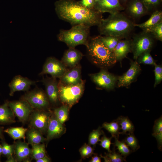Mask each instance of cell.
I'll return each instance as SVG.
<instances>
[{"instance_id": "obj_42", "label": "cell", "mask_w": 162, "mask_h": 162, "mask_svg": "<svg viewBox=\"0 0 162 162\" xmlns=\"http://www.w3.org/2000/svg\"><path fill=\"white\" fill-rule=\"evenodd\" d=\"M112 137L111 138H108L104 135L100 140V146L103 148L108 151V152L111 151L110 149V146L111 144V140Z\"/></svg>"}, {"instance_id": "obj_21", "label": "cell", "mask_w": 162, "mask_h": 162, "mask_svg": "<svg viewBox=\"0 0 162 162\" xmlns=\"http://www.w3.org/2000/svg\"><path fill=\"white\" fill-rule=\"evenodd\" d=\"M47 130L46 140L49 141L62 134L64 131V128L54 115L50 117Z\"/></svg>"}, {"instance_id": "obj_8", "label": "cell", "mask_w": 162, "mask_h": 162, "mask_svg": "<svg viewBox=\"0 0 162 162\" xmlns=\"http://www.w3.org/2000/svg\"><path fill=\"white\" fill-rule=\"evenodd\" d=\"M23 99L36 110H44L49 105V101L46 93L38 88L26 93L23 96Z\"/></svg>"}, {"instance_id": "obj_3", "label": "cell", "mask_w": 162, "mask_h": 162, "mask_svg": "<svg viewBox=\"0 0 162 162\" xmlns=\"http://www.w3.org/2000/svg\"><path fill=\"white\" fill-rule=\"evenodd\" d=\"M86 47L89 59L93 64L101 69L110 68L117 61L113 52L101 41L99 36L90 38Z\"/></svg>"}, {"instance_id": "obj_35", "label": "cell", "mask_w": 162, "mask_h": 162, "mask_svg": "<svg viewBox=\"0 0 162 162\" xmlns=\"http://www.w3.org/2000/svg\"><path fill=\"white\" fill-rule=\"evenodd\" d=\"M127 135L124 140L127 145L130 148L132 151L134 152L140 147L137 140L133 133H129Z\"/></svg>"}, {"instance_id": "obj_25", "label": "cell", "mask_w": 162, "mask_h": 162, "mask_svg": "<svg viewBox=\"0 0 162 162\" xmlns=\"http://www.w3.org/2000/svg\"><path fill=\"white\" fill-rule=\"evenodd\" d=\"M28 129L22 127H12L4 130L14 140L23 139L25 140V134Z\"/></svg>"}, {"instance_id": "obj_48", "label": "cell", "mask_w": 162, "mask_h": 162, "mask_svg": "<svg viewBox=\"0 0 162 162\" xmlns=\"http://www.w3.org/2000/svg\"><path fill=\"white\" fill-rule=\"evenodd\" d=\"M3 129L0 127V139L2 138L3 137Z\"/></svg>"}, {"instance_id": "obj_12", "label": "cell", "mask_w": 162, "mask_h": 162, "mask_svg": "<svg viewBox=\"0 0 162 162\" xmlns=\"http://www.w3.org/2000/svg\"><path fill=\"white\" fill-rule=\"evenodd\" d=\"M141 70L140 65L137 61H132L128 70L122 75L118 76L117 86L118 87H128L135 81Z\"/></svg>"}, {"instance_id": "obj_27", "label": "cell", "mask_w": 162, "mask_h": 162, "mask_svg": "<svg viewBox=\"0 0 162 162\" xmlns=\"http://www.w3.org/2000/svg\"><path fill=\"white\" fill-rule=\"evenodd\" d=\"M152 135L154 137L158 143V149L160 151L162 146V118L161 116L155 121L153 128Z\"/></svg>"}, {"instance_id": "obj_34", "label": "cell", "mask_w": 162, "mask_h": 162, "mask_svg": "<svg viewBox=\"0 0 162 162\" xmlns=\"http://www.w3.org/2000/svg\"><path fill=\"white\" fill-rule=\"evenodd\" d=\"M101 156L104 159L105 162H122L126 161L125 159L120 153L115 151L114 148L112 151L106 154L105 156L101 155Z\"/></svg>"}, {"instance_id": "obj_49", "label": "cell", "mask_w": 162, "mask_h": 162, "mask_svg": "<svg viewBox=\"0 0 162 162\" xmlns=\"http://www.w3.org/2000/svg\"><path fill=\"white\" fill-rule=\"evenodd\" d=\"M2 154V145L0 144V157Z\"/></svg>"}, {"instance_id": "obj_23", "label": "cell", "mask_w": 162, "mask_h": 162, "mask_svg": "<svg viewBox=\"0 0 162 162\" xmlns=\"http://www.w3.org/2000/svg\"><path fill=\"white\" fill-rule=\"evenodd\" d=\"M15 115L6 101L0 105V124H6L15 122Z\"/></svg>"}, {"instance_id": "obj_31", "label": "cell", "mask_w": 162, "mask_h": 162, "mask_svg": "<svg viewBox=\"0 0 162 162\" xmlns=\"http://www.w3.org/2000/svg\"><path fill=\"white\" fill-rule=\"evenodd\" d=\"M69 106L66 105L55 109L54 110V116L57 119L63 124L68 118Z\"/></svg>"}, {"instance_id": "obj_43", "label": "cell", "mask_w": 162, "mask_h": 162, "mask_svg": "<svg viewBox=\"0 0 162 162\" xmlns=\"http://www.w3.org/2000/svg\"><path fill=\"white\" fill-rule=\"evenodd\" d=\"M78 1L82 6L89 9L94 8L95 3L94 0H80Z\"/></svg>"}, {"instance_id": "obj_26", "label": "cell", "mask_w": 162, "mask_h": 162, "mask_svg": "<svg viewBox=\"0 0 162 162\" xmlns=\"http://www.w3.org/2000/svg\"><path fill=\"white\" fill-rule=\"evenodd\" d=\"M118 122L122 131L121 134H127V132L133 133L134 127L132 122L127 117L120 116L116 119Z\"/></svg>"}, {"instance_id": "obj_9", "label": "cell", "mask_w": 162, "mask_h": 162, "mask_svg": "<svg viewBox=\"0 0 162 162\" xmlns=\"http://www.w3.org/2000/svg\"><path fill=\"white\" fill-rule=\"evenodd\" d=\"M67 70L61 61L54 57H49L46 59L39 75L49 74L53 78L60 79Z\"/></svg>"}, {"instance_id": "obj_36", "label": "cell", "mask_w": 162, "mask_h": 162, "mask_svg": "<svg viewBox=\"0 0 162 162\" xmlns=\"http://www.w3.org/2000/svg\"><path fill=\"white\" fill-rule=\"evenodd\" d=\"M101 134V128L100 127L98 129L93 130L89 136V144L95 145L98 142L100 141V137Z\"/></svg>"}, {"instance_id": "obj_41", "label": "cell", "mask_w": 162, "mask_h": 162, "mask_svg": "<svg viewBox=\"0 0 162 162\" xmlns=\"http://www.w3.org/2000/svg\"><path fill=\"white\" fill-rule=\"evenodd\" d=\"M81 156L83 158H87L93 153V149L89 144H85L80 149Z\"/></svg>"}, {"instance_id": "obj_28", "label": "cell", "mask_w": 162, "mask_h": 162, "mask_svg": "<svg viewBox=\"0 0 162 162\" xmlns=\"http://www.w3.org/2000/svg\"><path fill=\"white\" fill-rule=\"evenodd\" d=\"M102 126L111 134L112 137L118 138L119 134H121L120 132L121 128L116 120L110 123L105 122L103 124Z\"/></svg>"}, {"instance_id": "obj_44", "label": "cell", "mask_w": 162, "mask_h": 162, "mask_svg": "<svg viewBox=\"0 0 162 162\" xmlns=\"http://www.w3.org/2000/svg\"><path fill=\"white\" fill-rule=\"evenodd\" d=\"M36 162H50V159L46 155L44 157L36 160Z\"/></svg>"}, {"instance_id": "obj_4", "label": "cell", "mask_w": 162, "mask_h": 162, "mask_svg": "<svg viewBox=\"0 0 162 162\" xmlns=\"http://www.w3.org/2000/svg\"><path fill=\"white\" fill-rule=\"evenodd\" d=\"M90 27L83 24L72 26L69 29H61L57 35L58 40L65 43L69 47L78 45H87L90 40Z\"/></svg>"}, {"instance_id": "obj_30", "label": "cell", "mask_w": 162, "mask_h": 162, "mask_svg": "<svg viewBox=\"0 0 162 162\" xmlns=\"http://www.w3.org/2000/svg\"><path fill=\"white\" fill-rule=\"evenodd\" d=\"M99 37L104 44L112 52L119 41L122 39L119 37L111 36L99 35Z\"/></svg>"}, {"instance_id": "obj_50", "label": "cell", "mask_w": 162, "mask_h": 162, "mask_svg": "<svg viewBox=\"0 0 162 162\" xmlns=\"http://www.w3.org/2000/svg\"><path fill=\"white\" fill-rule=\"evenodd\" d=\"M94 0L95 1V2L96 3L98 2V1H99L100 0Z\"/></svg>"}, {"instance_id": "obj_1", "label": "cell", "mask_w": 162, "mask_h": 162, "mask_svg": "<svg viewBox=\"0 0 162 162\" xmlns=\"http://www.w3.org/2000/svg\"><path fill=\"white\" fill-rule=\"evenodd\" d=\"M55 6L59 19L72 26L79 24L98 26L103 19L102 13L94 8H85L75 0H59L55 2Z\"/></svg>"}, {"instance_id": "obj_24", "label": "cell", "mask_w": 162, "mask_h": 162, "mask_svg": "<svg viewBox=\"0 0 162 162\" xmlns=\"http://www.w3.org/2000/svg\"><path fill=\"white\" fill-rule=\"evenodd\" d=\"M26 134L28 143L31 145L43 143L46 140L40 131L32 127L28 129Z\"/></svg>"}, {"instance_id": "obj_16", "label": "cell", "mask_w": 162, "mask_h": 162, "mask_svg": "<svg viewBox=\"0 0 162 162\" xmlns=\"http://www.w3.org/2000/svg\"><path fill=\"white\" fill-rule=\"evenodd\" d=\"M36 82L20 75L16 76L9 84V95L12 96L16 92L27 91L31 86L34 84Z\"/></svg>"}, {"instance_id": "obj_47", "label": "cell", "mask_w": 162, "mask_h": 162, "mask_svg": "<svg viewBox=\"0 0 162 162\" xmlns=\"http://www.w3.org/2000/svg\"><path fill=\"white\" fill-rule=\"evenodd\" d=\"M129 0H119L120 4L124 8L125 5Z\"/></svg>"}, {"instance_id": "obj_33", "label": "cell", "mask_w": 162, "mask_h": 162, "mask_svg": "<svg viewBox=\"0 0 162 162\" xmlns=\"http://www.w3.org/2000/svg\"><path fill=\"white\" fill-rule=\"evenodd\" d=\"M150 50H148L140 55L136 61L140 64L154 66L156 64L150 54Z\"/></svg>"}, {"instance_id": "obj_17", "label": "cell", "mask_w": 162, "mask_h": 162, "mask_svg": "<svg viewBox=\"0 0 162 162\" xmlns=\"http://www.w3.org/2000/svg\"><path fill=\"white\" fill-rule=\"evenodd\" d=\"M83 56L82 53L75 48L69 47L64 52L61 61L66 67L70 68L78 64Z\"/></svg>"}, {"instance_id": "obj_5", "label": "cell", "mask_w": 162, "mask_h": 162, "mask_svg": "<svg viewBox=\"0 0 162 162\" xmlns=\"http://www.w3.org/2000/svg\"><path fill=\"white\" fill-rule=\"evenodd\" d=\"M85 81L75 85H64L59 82L58 88L59 99L64 105L71 107L77 103L84 91Z\"/></svg>"}, {"instance_id": "obj_38", "label": "cell", "mask_w": 162, "mask_h": 162, "mask_svg": "<svg viewBox=\"0 0 162 162\" xmlns=\"http://www.w3.org/2000/svg\"><path fill=\"white\" fill-rule=\"evenodd\" d=\"M2 154L8 158L13 156L14 152V144H8L3 142L2 144Z\"/></svg>"}, {"instance_id": "obj_37", "label": "cell", "mask_w": 162, "mask_h": 162, "mask_svg": "<svg viewBox=\"0 0 162 162\" xmlns=\"http://www.w3.org/2000/svg\"><path fill=\"white\" fill-rule=\"evenodd\" d=\"M154 39L160 41H162V22L151 28L149 31Z\"/></svg>"}, {"instance_id": "obj_11", "label": "cell", "mask_w": 162, "mask_h": 162, "mask_svg": "<svg viewBox=\"0 0 162 162\" xmlns=\"http://www.w3.org/2000/svg\"><path fill=\"white\" fill-rule=\"evenodd\" d=\"M49 113L43 110H36L33 111L30 115V125L42 133L45 132L47 129L50 117Z\"/></svg>"}, {"instance_id": "obj_39", "label": "cell", "mask_w": 162, "mask_h": 162, "mask_svg": "<svg viewBox=\"0 0 162 162\" xmlns=\"http://www.w3.org/2000/svg\"><path fill=\"white\" fill-rule=\"evenodd\" d=\"M147 8L148 12L155 10L158 7L161 0H140Z\"/></svg>"}, {"instance_id": "obj_18", "label": "cell", "mask_w": 162, "mask_h": 162, "mask_svg": "<svg viewBox=\"0 0 162 162\" xmlns=\"http://www.w3.org/2000/svg\"><path fill=\"white\" fill-rule=\"evenodd\" d=\"M81 66L80 64L67 70L60 78L59 82L64 85H75L82 80L81 78Z\"/></svg>"}, {"instance_id": "obj_15", "label": "cell", "mask_w": 162, "mask_h": 162, "mask_svg": "<svg viewBox=\"0 0 162 162\" xmlns=\"http://www.w3.org/2000/svg\"><path fill=\"white\" fill-rule=\"evenodd\" d=\"M45 86L46 94L49 100L51 103L56 104L58 102L59 92L58 84L56 78L46 77L43 79L42 81Z\"/></svg>"}, {"instance_id": "obj_13", "label": "cell", "mask_w": 162, "mask_h": 162, "mask_svg": "<svg viewBox=\"0 0 162 162\" xmlns=\"http://www.w3.org/2000/svg\"><path fill=\"white\" fill-rule=\"evenodd\" d=\"M126 14L133 19H139L148 13V10L140 0H129L127 2L124 10Z\"/></svg>"}, {"instance_id": "obj_22", "label": "cell", "mask_w": 162, "mask_h": 162, "mask_svg": "<svg viewBox=\"0 0 162 162\" xmlns=\"http://www.w3.org/2000/svg\"><path fill=\"white\" fill-rule=\"evenodd\" d=\"M161 22H162V11L156 10L153 12L150 17L146 21L140 24H135V25L143 31L149 32L151 28Z\"/></svg>"}, {"instance_id": "obj_10", "label": "cell", "mask_w": 162, "mask_h": 162, "mask_svg": "<svg viewBox=\"0 0 162 162\" xmlns=\"http://www.w3.org/2000/svg\"><path fill=\"white\" fill-rule=\"evenodd\" d=\"M8 105L15 116L22 123L28 120L34 111L28 103L23 99L8 102Z\"/></svg>"}, {"instance_id": "obj_46", "label": "cell", "mask_w": 162, "mask_h": 162, "mask_svg": "<svg viewBox=\"0 0 162 162\" xmlns=\"http://www.w3.org/2000/svg\"><path fill=\"white\" fill-rule=\"evenodd\" d=\"M6 162H16V159L15 158V157H13V156H12L10 157L7 158V160H6Z\"/></svg>"}, {"instance_id": "obj_2", "label": "cell", "mask_w": 162, "mask_h": 162, "mask_svg": "<svg viewBox=\"0 0 162 162\" xmlns=\"http://www.w3.org/2000/svg\"><path fill=\"white\" fill-rule=\"evenodd\" d=\"M135 23L125 14L120 12L110 14L102 20L98 26L101 35L111 36L122 39L128 38L134 31Z\"/></svg>"}, {"instance_id": "obj_6", "label": "cell", "mask_w": 162, "mask_h": 162, "mask_svg": "<svg viewBox=\"0 0 162 162\" xmlns=\"http://www.w3.org/2000/svg\"><path fill=\"white\" fill-rule=\"evenodd\" d=\"M154 38L148 32H142L134 35L131 39V52L136 60L141 54L151 50L154 44Z\"/></svg>"}, {"instance_id": "obj_19", "label": "cell", "mask_w": 162, "mask_h": 162, "mask_svg": "<svg viewBox=\"0 0 162 162\" xmlns=\"http://www.w3.org/2000/svg\"><path fill=\"white\" fill-rule=\"evenodd\" d=\"M14 144V154L16 162L30 161L29 158H31V149L29 148L28 144L18 140Z\"/></svg>"}, {"instance_id": "obj_7", "label": "cell", "mask_w": 162, "mask_h": 162, "mask_svg": "<svg viewBox=\"0 0 162 162\" xmlns=\"http://www.w3.org/2000/svg\"><path fill=\"white\" fill-rule=\"evenodd\" d=\"M92 81L99 87L110 91L117 85L118 76L109 72L106 69H101L98 73L90 75Z\"/></svg>"}, {"instance_id": "obj_32", "label": "cell", "mask_w": 162, "mask_h": 162, "mask_svg": "<svg viewBox=\"0 0 162 162\" xmlns=\"http://www.w3.org/2000/svg\"><path fill=\"white\" fill-rule=\"evenodd\" d=\"M115 142L112 143L114 147H116L118 152L125 159L126 157L132 152L129 146L126 144L124 140L119 141L118 138H115Z\"/></svg>"}, {"instance_id": "obj_45", "label": "cell", "mask_w": 162, "mask_h": 162, "mask_svg": "<svg viewBox=\"0 0 162 162\" xmlns=\"http://www.w3.org/2000/svg\"><path fill=\"white\" fill-rule=\"evenodd\" d=\"M101 161L100 158L97 156H94L92 158L91 162H100Z\"/></svg>"}, {"instance_id": "obj_40", "label": "cell", "mask_w": 162, "mask_h": 162, "mask_svg": "<svg viewBox=\"0 0 162 162\" xmlns=\"http://www.w3.org/2000/svg\"><path fill=\"white\" fill-rule=\"evenodd\" d=\"M155 82L154 87L159 84L162 80V66L161 65L156 64L154 66Z\"/></svg>"}, {"instance_id": "obj_14", "label": "cell", "mask_w": 162, "mask_h": 162, "mask_svg": "<svg viewBox=\"0 0 162 162\" xmlns=\"http://www.w3.org/2000/svg\"><path fill=\"white\" fill-rule=\"evenodd\" d=\"M94 8L101 13L114 14L124 10L119 0H100L95 3Z\"/></svg>"}, {"instance_id": "obj_20", "label": "cell", "mask_w": 162, "mask_h": 162, "mask_svg": "<svg viewBox=\"0 0 162 162\" xmlns=\"http://www.w3.org/2000/svg\"><path fill=\"white\" fill-rule=\"evenodd\" d=\"M123 39L119 41L113 51L117 61H122L131 52V39L128 38Z\"/></svg>"}, {"instance_id": "obj_29", "label": "cell", "mask_w": 162, "mask_h": 162, "mask_svg": "<svg viewBox=\"0 0 162 162\" xmlns=\"http://www.w3.org/2000/svg\"><path fill=\"white\" fill-rule=\"evenodd\" d=\"M31 158L37 160L46 156L45 146L43 144H34L31 145Z\"/></svg>"}]
</instances>
